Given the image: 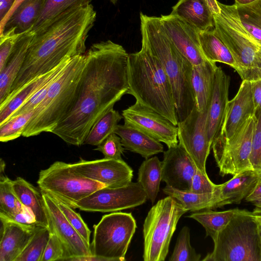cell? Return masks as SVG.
Segmentation results:
<instances>
[{"instance_id":"1","label":"cell","mask_w":261,"mask_h":261,"mask_svg":"<svg viewBox=\"0 0 261 261\" xmlns=\"http://www.w3.org/2000/svg\"><path fill=\"white\" fill-rule=\"evenodd\" d=\"M72 103L51 131L67 144L80 146L93 125L127 94L128 54L111 40L93 44Z\"/></svg>"},{"instance_id":"2","label":"cell","mask_w":261,"mask_h":261,"mask_svg":"<svg viewBox=\"0 0 261 261\" xmlns=\"http://www.w3.org/2000/svg\"><path fill=\"white\" fill-rule=\"evenodd\" d=\"M96 13L91 4L73 9L34 35L22 67L2 106L23 86L58 66L65 60L84 55L86 42Z\"/></svg>"},{"instance_id":"3","label":"cell","mask_w":261,"mask_h":261,"mask_svg":"<svg viewBox=\"0 0 261 261\" xmlns=\"http://www.w3.org/2000/svg\"><path fill=\"white\" fill-rule=\"evenodd\" d=\"M142 44L162 64L170 83L178 122L184 120L195 105L191 84L192 63L177 49L166 33L160 17L140 13Z\"/></svg>"},{"instance_id":"4","label":"cell","mask_w":261,"mask_h":261,"mask_svg":"<svg viewBox=\"0 0 261 261\" xmlns=\"http://www.w3.org/2000/svg\"><path fill=\"white\" fill-rule=\"evenodd\" d=\"M127 78V94L177 125L175 102L168 76L159 60L143 44L139 51L128 54Z\"/></svg>"},{"instance_id":"5","label":"cell","mask_w":261,"mask_h":261,"mask_svg":"<svg viewBox=\"0 0 261 261\" xmlns=\"http://www.w3.org/2000/svg\"><path fill=\"white\" fill-rule=\"evenodd\" d=\"M214 20L213 31L227 46L242 81L261 79V43L243 26L236 4L207 0Z\"/></svg>"},{"instance_id":"6","label":"cell","mask_w":261,"mask_h":261,"mask_svg":"<svg viewBox=\"0 0 261 261\" xmlns=\"http://www.w3.org/2000/svg\"><path fill=\"white\" fill-rule=\"evenodd\" d=\"M85 54L72 58L53 81L46 97L34 110L22 136L29 137L45 132L51 133L65 115L75 95L85 63Z\"/></svg>"},{"instance_id":"7","label":"cell","mask_w":261,"mask_h":261,"mask_svg":"<svg viewBox=\"0 0 261 261\" xmlns=\"http://www.w3.org/2000/svg\"><path fill=\"white\" fill-rule=\"evenodd\" d=\"M213 241L214 249L203 261H261L258 226L253 212L242 210Z\"/></svg>"},{"instance_id":"8","label":"cell","mask_w":261,"mask_h":261,"mask_svg":"<svg viewBox=\"0 0 261 261\" xmlns=\"http://www.w3.org/2000/svg\"><path fill=\"white\" fill-rule=\"evenodd\" d=\"M188 212L170 196L159 200L149 211L144 222V261H164L180 217Z\"/></svg>"},{"instance_id":"9","label":"cell","mask_w":261,"mask_h":261,"mask_svg":"<svg viewBox=\"0 0 261 261\" xmlns=\"http://www.w3.org/2000/svg\"><path fill=\"white\" fill-rule=\"evenodd\" d=\"M37 184L42 192L74 208V203L106 185L83 176L71 164L56 161L41 170Z\"/></svg>"},{"instance_id":"10","label":"cell","mask_w":261,"mask_h":261,"mask_svg":"<svg viewBox=\"0 0 261 261\" xmlns=\"http://www.w3.org/2000/svg\"><path fill=\"white\" fill-rule=\"evenodd\" d=\"M94 228L91 249L106 261H124L137 228L130 213L112 212L103 216Z\"/></svg>"},{"instance_id":"11","label":"cell","mask_w":261,"mask_h":261,"mask_svg":"<svg viewBox=\"0 0 261 261\" xmlns=\"http://www.w3.org/2000/svg\"><path fill=\"white\" fill-rule=\"evenodd\" d=\"M256 122L255 115L248 118L230 139L218 135L214 139L212 148L222 176L252 169L250 157Z\"/></svg>"},{"instance_id":"12","label":"cell","mask_w":261,"mask_h":261,"mask_svg":"<svg viewBox=\"0 0 261 261\" xmlns=\"http://www.w3.org/2000/svg\"><path fill=\"white\" fill-rule=\"evenodd\" d=\"M146 193L137 181L118 187H105L98 189L75 202L74 208L101 213L115 212L132 208L144 203Z\"/></svg>"},{"instance_id":"13","label":"cell","mask_w":261,"mask_h":261,"mask_svg":"<svg viewBox=\"0 0 261 261\" xmlns=\"http://www.w3.org/2000/svg\"><path fill=\"white\" fill-rule=\"evenodd\" d=\"M207 110L200 111L195 105L190 114L178 122V144L183 148L197 169L205 175L206 162L212 145L207 130Z\"/></svg>"},{"instance_id":"14","label":"cell","mask_w":261,"mask_h":261,"mask_svg":"<svg viewBox=\"0 0 261 261\" xmlns=\"http://www.w3.org/2000/svg\"><path fill=\"white\" fill-rule=\"evenodd\" d=\"M121 115L124 123L142 130L168 148L178 144L177 125L151 109L136 101L123 110Z\"/></svg>"},{"instance_id":"15","label":"cell","mask_w":261,"mask_h":261,"mask_svg":"<svg viewBox=\"0 0 261 261\" xmlns=\"http://www.w3.org/2000/svg\"><path fill=\"white\" fill-rule=\"evenodd\" d=\"M83 176L110 188L123 187L132 182L133 170L122 159H102L86 161L82 159L71 164Z\"/></svg>"},{"instance_id":"16","label":"cell","mask_w":261,"mask_h":261,"mask_svg":"<svg viewBox=\"0 0 261 261\" xmlns=\"http://www.w3.org/2000/svg\"><path fill=\"white\" fill-rule=\"evenodd\" d=\"M47 215L49 229L54 232L64 245L69 259L92 255L91 245L79 234L66 218L56 200L42 192Z\"/></svg>"},{"instance_id":"17","label":"cell","mask_w":261,"mask_h":261,"mask_svg":"<svg viewBox=\"0 0 261 261\" xmlns=\"http://www.w3.org/2000/svg\"><path fill=\"white\" fill-rule=\"evenodd\" d=\"M160 19L172 42L193 65L201 64L207 60L200 45L197 29L171 14L161 15Z\"/></svg>"},{"instance_id":"18","label":"cell","mask_w":261,"mask_h":261,"mask_svg":"<svg viewBox=\"0 0 261 261\" xmlns=\"http://www.w3.org/2000/svg\"><path fill=\"white\" fill-rule=\"evenodd\" d=\"M163 157L162 180L175 189L190 191L197 169L185 150L178 144L164 151Z\"/></svg>"},{"instance_id":"19","label":"cell","mask_w":261,"mask_h":261,"mask_svg":"<svg viewBox=\"0 0 261 261\" xmlns=\"http://www.w3.org/2000/svg\"><path fill=\"white\" fill-rule=\"evenodd\" d=\"M255 115L251 83L242 81L237 94L228 101L225 118L218 135L230 139L248 118Z\"/></svg>"},{"instance_id":"20","label":"cell","mask_w":261,"mask_h":261,"mask_svg":"<svg viewBox=\"0 0 261 261\" xmlns=\"http://www.w3.org/2000/svg\"><path fill=\"white\" fill-rule=\"evenodd\" d=\"M0 261H16L40 226L15 222L0 215Z\"/></svg>"},{"instance_id":"21","label":"cell","mask_w":261,"mask_h":261,"mask_svg":"<svg viewBox=\"0 0 261 261\" xmlns=\"http://www.w3.org/2000/svg\"><path fill=\"white\" fill-rule=\"evenodd\" d=\"M230 77L217 67L213 93L207 110V130L211 145L220 132L227 107Z\"/></svg>"},{"instance_id":"22","label":"cell","mask_w":261,"mask_h":261,"mask_svg":"<svg viewBox=\"0 0 261 261\" xmlns=\"http://www.w3.org/2000/svg\"><path fill=\"white\" fill-rule=\"evenodd\" d=\"M260 178L261 171L249 169L233 175L223 184L218 185L217 201L215 208L232 203H240Z\"/></svg>"},{"instance_id":"23","label":"cell","mask_w":261,"mask_h":261,"mask_svg":"<svg viewBox=\"0 0 261 261\" xmlns=\"http://www.w3.org/2000/svg\"><path fill=\"white\" fill-rule=\"evenodd\" d=\"M35 33L31 30L21 34L4 66L0 70V105L9 94L23 64L28 47Z\"/></svg>"},{"instance_id":"24","label":"cell","mask_w":261,"mask_h":261,"mask_svg":"<svg viewBox=\"0 0 261 261\" xmlns=\"http://www.w3.org/2000/svg\"><path fill=\"white\" fill-rule=\"evenodd\" d=\"M114 133L120 137L125 149L138 153L145 159L164 151L161 142L129 124H118Z\"/></svg>"},{"instance_id":"25","label":"cell","mask_w":261,"mask_h":261,"mask_svg":"<svg viewBox=\"0 0 261 261\" xmlns=\"http://www.w3.org/2000/svg\"><path fill=\"white\" fill-rule=\"evenodd\" d=\"M216 63L207 60L201 64L193 65L191 84L195 96V106L200 111L208 110L218 67Z\"/></svg>"},{"instance_id":"26","label":"cell","mask_w":261,"mask_h":261,"mask_svg":"<svg viewBox=\"0 0 261 261\" xmlns=\"http://www.w3.org/2000/svg\"><path fill=\"white\" fill-rule=\"evenodd\" d=\"M12 186L20 203L32 213L36 224L48 228V220L41 190L21 177L12 180Z\"/></svg>"},{"instance_id":"27","label":"cell","mask_w":261,"mask_h":261,"mask_svg":"<svg viewBox=\"0 0 261 261\" xmlns=\"http://www.w3.org/2000/svg\"><path fill=\"white\" fill-rule=\"evenodd\" d=\"M170 14L179 17L199 31L214 28L213 15L207 0H179L172 7Z\"/></svg>"},{"instance_id":"28","label":"cell","mask_w":261,"mask_h":261,"mask_svg":"<svg viewBox=\"0 0 261 261\" xmlns=\"http://www.w3.org/2000/svg\"><path fill=\"white\" fill-rule=\"evenodd\" d=\"M71 58L65 60L50 72L33 79L20 89L6 103L0 106V125L8 121L16 110L49 80L60 73Z\"/></svg>"},{"instance_id":"29","label":"cell","mask_w":261,"mask_h":261,"mask_svg":"<svg viewBox=\"0 0 261 261\" xmlns=\"http://www.w3.org/2000/svg\"><path fill=\"white\" fill-rule=\"evenodd\" d=\"M45 0H23L9 16L0 35L11 30L20 34L31 30L39 18Z\"/></svg>"},{"instance_id":"30","label":"cell","mask_w":261,"mask_h":261,"mask_svg":"<svg viewBox=\"0 0 261 261\" xmlns=\"http://www.w3.org/2000/svg\"><path fill=\"white\" fill-rule=\"evenodd\" d=\"M92 0H45L41 14L31 29L35 34L39 33L64 14L75 8L90 4Z\"/></svg>"},{"instance_id":"31","label":"cell","mask_w":261,"mask_h":261,"mask_svg":"<svg viewBox=\"0 0 261 261\" xmlns=\"http://www.w3.org/2000/svg\"><path fill=\"white\" fill-rule=\"evenodd\" d=\"M200 45L205 57L212 62H220L234 69L236 62L225 44L215 34L213 30H198Z\"/></svg>"},{"instance_id":"32","label":"cell","mask_w":261,"mask_h":261,"mask_svg":"<svg viewBox=\"0 0 261 261\" xmlns=\"http://www.w3.org/2000/svg\"><path fill=\"white\" fill-rule=\"evenodd\" d=\"M161 181V162L159 158L154 156L145 159L139 168L138 182L152 203H154L158 196Z\"/></svg>"},{"instance_id":"33","label":"cell","mask_w":261,"mask_h":261,"mask_svg":"<svg viewBox=\"0 0 261 261\" xmlns=\"http://www.w3.org/2000/svg\"><path fill=\"white\" fill-rule=\"evenodd\" d=\"M167 196L174 198L188 211L195 212L206 209H214L217 201V193L197 194L180 191L166 186L163 189Z\"/></svg>"},{"instance_id":"34","label":"cell","mask_w":261,"mask_h":261,"mask_svg":"<svg viewBox=\"0 0 261 261\" xmlns=\"http://www.w3.org/2000/svg\"><path fill=\"white\" fill-rule=\"evenodd\" d=\"M242 211L238 208L224 211L206 209L192 213L187 217L200 223L205 229L206 237H210L214 240L231 219Z\"/></svg>"},{"instance_id":"35","label":"cell","mask_w":261,"mask_h":261,"mask_svg":"<svg viewBox=\"0 0 261 261\" xmlns=\"http://www.w3.org/2000/svg\"><path fill=\"white\" fill-rule=\"evenodd\" d=\"M123 116L113 108L110 110L91 127L83 145L98 146L110 135L114 133L115 128Z\"/></svg>"},{"instance_id":"36","label":"cell","mask_w":261,"mask_h":261,"mask_svg":"<svg viewBox=\"0 0 261 261\" xmlns=\"http://www.w3.org/2000/svg\"><path fill=\"white\" fill-rule=\"evenodd\" d=\"M50 234L49 228L40 226L16 261H41Z\"/></svg>"},{"instance_id":"37","label":"cell","mask_w":261,"mask_h":261,"mask_svg":"<svg viewBox=\"0 0 261 261\" xmlns=\"http://www.w3.org/2000/svg\"><path fill=\"white\" fill-rule=\"evenodd\" d=\"M12 180L5 174L0 176V215L10 217L22 210L24 206L14 194Z\"/></svg>"},{"instance_id":"38","label":"cell","mask_w":261,"mask_h":261,"mask_svg":"<svg viewBox=\"0 0 261 261\" xmlns=\"http://www.w3.org/2000/svg\"><path fill=\"white\" fill-rule=\"evenodd\" d=\"M190 230L184 226L179 232L169 261H199L201 255L197 253L190 244Z\"/></svg>"},{"instance_id":"39","label":"cell","mask_w":261,"mask_h":261,"mask_svg":"<svg viewBox=\"0 0 261 261\" xmlns=\"http://www.w3.org/2000/svg\"><path fill=\"white\" fill-rule=\"evenodd\" d=\"M34 110L10 118L0 125V141L7 142L22 135L24 127L32 118Z\"/></svg>"},{"instance_id":"40","label":"cell","mask_w":261,"mask_h":261,"mask_svg":"<svg viewBox=\"0 0 261 261\" xmlns=\"http://www.w3.org/2000/svg\"><path fill=\"white\" fill-rule=\"evenodd\" d=\"M60 209L71 225L83 239L89 245L91 230L83 220L81 215L67 204L54 199Z\"/></svg>"},{"instance_id":"41","label":"cell","mask_w":261,"mask_h":261,"mask_svg":"<svg viewBox=\"0 0 261 261\" xmlns=\"http://www.w3.org/2000/svg\"><path fill=\"white\" fill-rule=\"evenodd\" d=\"M124 149L120 137L113 133L97 146L94 150L101 152L105 159L121 160Z\"/></svg>"},{"instance_id":"42","label":"cell","mask_w":261,"mask_h":261,"mask_svg":"<svg viewBox=\"0 0 261 261\" xmlns=\"http://www.w3.org/2000/svg\"><path fill=\"white\" fill-rule=\"evenodd\" d=\"M68 257L61 241L54 232L50 231V237L41 261L67 260Z\"/></svg>"},{"instance_id":"43","label":"cell","mask_w":261,"mask_h":261,"mask_svg":"<svg viewBox=\"0 0 261 261\" xmlns=\"http://www.w3.org/2000/svg\"><path fill=\"white\" fill-rule=\"evenodd\" d=\"M255 129L252 143L250 162L253 170L261 171V110L255 112Z\"/></svg>"},{"instance_id":"44","label":"cell","mask_w":261,"mask_h":261,"mask_svg":"<svg viewBox=\"0 0 261 261\" xmlns=\"http://www.w3.org/2000/svg\"><path fill=\"white\" fill-rule=\"evenodd\" d=\"M236 6L241 20L261 29V0H256L247 5Z\"/></svg>"},{"instance_id":"45","label":"cell","mask_w":261,"mask_h":261,"mask_svg":"<svg viewBox=\"0 0 261 261\" xmlns=\"http://www.w3.org/2000/svg\"><path fill=\"white\" fill-rule=\"evenodd\" d=\"M21 34H16L14 30H12L0 35V70L5 66Z\"/></svg>"},{"instance_id":"46","label":"cell","mask_w":261,"mask_h":261,"mask_svg":"<svg viewBox=\"0 0 261 261\" xmlns=\"http://www.w3.org/2000/svg\"><path fill=\"white\" fill-rule=\"evenodd\" d=\"M217 186L211 180L207 175L197 169L192 177L190 191L197 194L213 193Z\"/></svg>"},{"instance_id":"47","label":"cell","mask_w":261,"mask_h":261,"mask_svg":"<svg viewBox=\"0 0 261 261\" xmlns=\"http://www.w3.org/2000/svg\"><path fill=\"white\" fill-rule=\"evenodd\" d=\"M251 83L256 112L261 110V79L251 81Z\"/></svg>"},{"instance_id":"48","label":"cell","mask_w":261,"mask_h":261,"mask_svg":"<svg viewBox=\"0 0 261 261\" xmlns=\"http://www.w3.org/2000/svg\"><path fill=\"white\" fill-rule=\"evenodd\" d=\"M261 199V178L257 182L255 186L246 197L245 200L247 202H253Z\"/></svg>"},{"instance_id":"49","label":"cell","mask_w":261,"mask_h":261,"mask_svg":"<svg viewBox=\"0 0 261 261\" xmlns=\"http://www.w3.org/2000/svg\"><path fill=\"white\" fill-rule=\"evenodd\" d=\"M15 1V0H0V22L9 12Z\"/></svg>"},{"instance_id":"50","label":"cell","mask_w":261,"mask_h":261,"mask_svg":"<svg viewBox=\"0 0 261 261\" xmlns=\"http://www.w3.org/2000/svg\"><path fill=\"white\" fill-rule=\"evenodd\" d=\"M68 260L72 261H106L105 259L100 257L99 256L91 255L88 256H84L73 257L69 259Z\"/></svg>"},{"instance_id":"51","label":"cell","mask_w":261,"mask_h":261,"mask_svg":"<svg viewBox=\"0 0 261 261\" xmlns=\"http://www.w3.org/2000/svg\"><path fill=\"white\" fill-rule=\"evenodd\" d=\"M23 1V0H15L13 7L9 11V12L7 14L5 18L2 21L0 22V30H1L3 29L4 25H5L6 22L7 21V19L11 15V14L13 13V12L15 10L17 7L20 4V3Z\"/></svg>"},{"instance_id":"52","label":"cell","mask_w":261,"mask_h":261,"mask_svg":"<svg viewBox=\"0 0 261 261\" xmlns=\"http://www.w3.org/2000/svg\"><path fill=\"white\" fill-rule=\"evenodd\" d=\"M256 0H234L236 5H247L255 1Z\"/></svg>"},{"instance_id":"53","label":"cell","mask_w":261,"mask_h":261,"mask_svg":"<svg viewBox=\"0 0 261 261\" xmlns=\"http://www.w3.org/2000/svg\"><path fill=\"white\" fill-rule=\"evenodd\" d=\"M256 220H257V222L258 223V226L260 245V250H261V218L256 215Z\"/></svg>"},{"instance_id":"54","label":"cell","mask_w":261,"mask_h":261,"mask_svg":"<svg viewBox=\"0 0 261 261\" xmlns=\"http://www.w3.org/2000/svg\"><path fill=\"white\" fill-rule=\"evenodd\" d=\"M253 212L255 215L261 218V208L255 207Z\"/></svg>"},{"instance_id":"55","label":"cell","mask_w":261,"mask_h":261,"mask_svg":"<svg viewBox=\"0 0 261 261\" xmlns=\"http://www.w3.org/2000/svg\"><path fill=\"white\" fill-rule=\"evenodd\" d=\"M255 207L261 208V199L252 202Z\"/></svg>"},{"instance_id":"56","label":"cell","mask_w":261,"mask_h":261,"mask_svg":"<svg viewBox=\"0 0 261 261\" xmlns=\"http://www.w3.org/2000/svg\"><path fill=\"white\" fill-rule=\"evenodd\" d=\"M110 2H111L112 4H114V5H115V4H116L117 3V1H118V0H110Z\"/></svg>"}]
</instances>
